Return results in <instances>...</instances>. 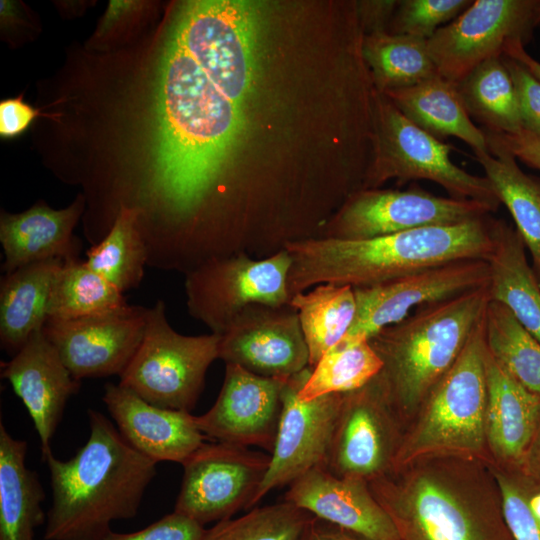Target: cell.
I'll return each instance as SVG.
<instances>
[{
  "mask_svg": "<svg viewBox=\"0 0 540 540\" xmlns=\"http://www.w3.org/2000/svg\"><path fill=\"white\" fill-rule=\"evenodd\" d=\"M1 377L9 381L32 418L44 462L52 454L51 439L68 400L80 389V380L73 377L42 329L1 364Z\"/></svg>",
  "mask_w": 540,
  "mask_h": 540,
  "instance_id": "cell-17",
  "label": "cell"
},
{
  "mask_svg": "<svg viewBox=\"0 0 540 540\" xmlns=\"http://www.w3.org/2000/svg\"><path fill=\"white\" fill-rule=\"evenodd\" d=\"M484 315L455 363L429 392L416 441L421 449L474 450L483 442L487 406Z\"/></svg>",
  "mask_w": 540,
  "mask_h": 540,
  "instance_id": "cell-11",
  "label": "cell"
},
{
  "mask_svg": "<svg viewBox=\"0 0 540 540\" xmlns=\"http://www.w3.org/2000/svg\"><path fill=\"white\" fill-rule=\"evenodd\" d=\"M124 293L90 269L80 257L63 260L49 299L48 318L74 319L127 306Z\"/></svg>",
  "mask_w": 540,
  "mask_h": 540,
  "instance_id": "cell-34",
  "label": "cell"
},
{
  "mask_svg": "<svg viewBox=\"0 0 540 540\" xmlns=\"http://www.w3.org/2000/svg\"><path fill=\"white\" fill-rule=\"evenodd\" d=\"M170 32L223 88L242 105L256 70V18L251 2L189 1Z\"/></svg>",
  "mask_w": 540,
  "mask_h": 540,
  "instance_id": "cell-6",
  "label": "cell"
},
{
  "mask_svg": "<svg viewBox=\"0 0 540 540\" xmlns=\"http://www.w3.org/2000/svg\"><path fill=\"white\" fill-rule=\"evenodd\" d=\"M311 370L307 367L293 375L284 386L282 414L269 469L254 497L253 507L270 491L290 485L315 467H326L343 394L301 400L298 392Z\"/></svg>",
  "mask_w": 540,
  "mask_h": 540,
  "instance_id": "cell-14",
  "label": "cell"
},
{
  "mask_svg": "<svg viewBox=\"0 0 540 540\" xmlns=\"http://www.w3.org/2000/svg\"><path fill=\"white\" fill-rule=\"evenodd\" d=\"M473 0H403L391 20V34L430 39L457 18Z\"/></svg>",
  "mask_w": 540,
  "mask_h": 540,
  "instance_id": "cell-37",
  "label": "cell"
},
{
  "mask_svg": "<svg viewBox=\"0 0 540 540\" xmlns=\"http://www.w3.org/2000/svg\"><path fill=\"white\" fill-rule=\"evenodd\" d=\"M362 56L378 93L412 87L438 74L427 40L389 32L366 35Z\"/></svg>",
  "mask_w": 540,
  "mask_h": 540,
  "instance_id": "cell-31",
  "label": "cell"
},
{
  "mask_svg": "<svg viewBox=\"0 0 540 540\" xmlns=\"http://www.w3.org/2000/svg\"><path fill=\"white\" fill-rule=\"evenodd\" d=\"M374 158L366 170L362 189L377 188L390 178L400 184L427 180L456 199H470L495 212L501 202L485 176L473 175L450 158L453 146L424 131L384 94L374 92L372 138Z\"/></svg>",
  "mask_w": 540,
  "mask_h": 540,
  "instance_id": "cell-4",
  "label": "cell"
},
{
  "mask_svg": "<svg viewBox=\"0 0 540 540\" xmlns=\"http://www.w3.org/2000/svg\"><path fill=\"white\" fill-rule=\"evenodd\" d=\"M489 280L486 260L462 259L372 286L353 288L356 316L341 341L369 340L381 329L405 319L411 310L485 286Z\"/></svg>",
  "mask_w": 540,
  "mask_h": 540,
  "instance_id": "cell-12",
  "label": "cell"
},
{
  "mask_svg": "<svg viewBox=\"0 0 540 540\" xmlns=\"http://www.w3.org/2000/svg\"><path fill=\"white\" fill-rule=\"evenodd\" d=\"M287 380L262 377L238 365L225 364L224 381L215 403L206 413L196 416L199 430L217 442L257 446L270 454Z\"/></svg>",
  "mask_w": 540,
  "mask_h": 540,
  "instance_id": "cell-16",
  "label": "cell"
},
{
  "mask_svg": "<svg viewBox=\"0 0 540 540\" xmlns=\"http://www.w3.org/2000/svg\"><path fill=\"white\" fill-rule=\"evenodd\" d=\"M219 359L282 380L310 367L297 310L290 303L248 305L220 335Z\"/></svg>",
  "mask_w": 540,
  "mask_h": 540,
  "instance_id": "cell-15",
  "label": "cell"
},
{
  "mask_svg": "<svg viewBox=\"0 0 540 540\" xmlns=\"http://www.w3.org/2000/svg\"><path fill=\"white\" fill-rule=\"evenodd\" d=\"M399 1H361L355 5L356 15L363 29L370 34L386 32L384 27L394 15Z\"/></svg>",
  "mask_w": 540,
  "mask_h": 540,
  "instance_id": "cell-43",
  "label": "cell"
},
{
  "mask_svg": "<svg viewBox=\"0 0 540 540\" xmlns=\"http://www.w3.org/2000/svg\"><path fill=\"white\" fill-rule=\"evenodd\" d=\"M28 445L0 423V540H35L47 520L45 491L37 472L26 466Z\"/></svg>",
  "mask_w": 540,
  "mask_h": 540,
  "instance_id": "cell-27",
  "label": "cell"
},
{
  "mask_svg": "<svg viewBox=\"0 0 540 540\" xmlns=\"http://www.w3.org/2000/svg\"><path fill=\"white\" fill-rule=\"evenodd\" d=\"M220 335L187 336L168 322L166 304L148 307L143 340L119 384L162 408L191 412L209 366L219 359Z\"/></svg>",
  "mask_w": 540,
  "mask_h": 540,
  "instance_id": "cell-5",
  "label": "cell"
},
{
  "mask_svg": "<svg viewBox=\"0 0 540 540\" xmlns=\"http://www.w3.org/2000/svg\"><path fill=\"white\" fill-rule=\"evenodd\" d=\"M529 506L534 516L540 520V493L529 498Z\"/></svg>",
  "mask_w": 540,
  "mask_h": 540,
  "instance_id": "cell-49",
  "label": "cell"
},
{
  "mask_svg": "<svg viewBox=\"0 0 540 540\" xmlns=\"http://www.w3.org/2000/svg\"><path fill=\"white\" fill-rule=\"evenodd\" d=\"M469 116L499 134L523 130L515 87L502 57L488 59L456 83Z\"/></svg>",
  "mask_w": 540,
  "mask_h": 540,
  "instance_id": "cell-30",
  "label": "cell"
},
{
  "mask_svg": "<svg viewBox=\"0 0 540 540\" xmlns=\"http://www.w3.org/2000/svg\"><path fill=\"white\" fill-rule=\"evenodd\" d=\"M42 115L26 103L22 96L9 98L0 102V135L3 138H13L23 133L35 118Z\"/></svg>",
  "mask_w": 540,
  "mask_h": 540,
  "instance_id": "cell-41",
  "label": "cell"
},
{
  "mask_svg": "<svg viewBox=\"0 0 540 540\" xmlns=\"http://www.w3.org/2000/svg\"><path fill=\"white\" fill-rule=\"evenodd\" d=\"M300 540H369L357 533L313 515Z\"/></svg>",
  "mask_w": 540,
  "mask_h": 540,
  "instance_id": "cell-44",
  "label": "cell"
},
{
  "mask_svg": "<svg viewBox=\"0 0 540 540\" xmlns=\"http://www.w3.org/2000/svg\"><path fill=\"white\" fill-rule=\"evenodd\" d=\"M488 285L422 305L368 340L383 362L376 377L388 401L410 408L429 394L483 317Z\"/></svg>",
  "mask_w": 540,
  "mask_h": 540,
  "instance_id": "cell-3",
  "label": "cell"
},
{
  "mask_svg": "<svg viewBox=\"0 0 540 540\" xmlns=\"http://www.w3.org/2000/svg\"><path fill=\"white\" fill-rule=\"evenodd\" d=\"M490 299L507 307L540 341V283L515 228L502 219L494 224V245L487 260Z\"/></svg>",
  "mask_w": 540,
  "mask_h": 540,
  "instance_id": "cell-26",
  "label": "cell"
},
{
  "mask_svg": "<svg viewBox=\"0 0 540 540\" xmlns=\"http://www.w3.org/2000/svg\"><path fill=\"white\" fill-rule=\"evenodd\" d=\"M148 308H123L74 319L47 318L42 330L77 380L118 375L137 352Z\"/></svg>",
  "mask_w": 540,
  "mask_h": 540,
  "instance_id": "cell-13",
  "label": "cell"
},
{
  "mask_svg": "<svg viewBox=\"0 0 540 540\" xmlns=\"http://www.w3.org/2000/svg\"><path fill=\"white\" fill-rule=\"evenodd\" d=\"M102 400L123 438L156 463L183 464L207 438L190 412L155 406L119 383H107Z\"/></svg>",
  "mask_w": 540,
  "mask_h": 540,
  "instance_id": "cell-18",
  "label": "cell"
},
{
  "mask_svg": "<svg viewBox=\"0 0 540 540\" xmlns=\"http://www.w3.org/2000/svg\"><path fill=\"white\" fill-rule=\"evenodd\" d=\"M503 60L515 87L523 130L540 136V80L520 62L505 56Z\"/></svg>",
  "mask_w": 540,
  "mask_h": 540,
  "instance_id": "cell-40",
  "label": "cell"
},
{
  "mask_svg": "<svg viewBox=\"0 0 540 540\" xmlns=\"http://www.w3.org/2000/svg\"><path fill=\"white\" fill-rule=\"evenodd\" d=\"M540 25V0H475L427 40L438 74L457 83L480 63L525 43Z\"/></svg>",
  "mask_w": 540,
  "mask_h": 540,
  "instance_id": "cell-9",
  "label": "cell"
},
{
  "mask_svg": "<svg viewBox=\"0 0 540 540\" xmlns=\"http://www.w3.org/2000/svg\"><path fill=\"white\" fill-rule=\"evenodd\" d=\"M136 210L121 207L106 236L86 251L85 264L121 292L137 288L147 266V251Z\"/></svg>",
  "mask_w": 540,
  "mask_h": 540,
  "instance_id": "cell-33",
  "label": "cell"
},
{
  "mask_svg": "<svg viewBox=\"0 0 540 540\" xmlns=\"http://www.w3.org/2000/svg\"><path fill=\"white\" fill-rule=\"evenodd\" d=\"M385 399L377 377L342 395L326 461L330 472L364 480L383 469L387 437L380 407Z\"/></svg>",
  "mask_w": 540,
  "mask_h": 540,
  "instance_id": "cell-20",
  "label": "cell"
},
{
  "mask_svg": "<svg viewBox=\"0 0 540 540\" xmlns=\"http://www.w3.org/2000/svg\"><path fill=\"white\" fill-rule=\"evenodd\" d=\"M182 465L184 473L174 512L205 526L253 508L269 469L270 454L205 442Z\"/></svg>",
  "mask_w": 540,
  "mask_h": 540,
  "instance_id": "cell-10",
  "label": "cell"
},
{
  "mask_svg": "<svg viewBox=\"0 0 540 540\" xmlns=\"http://www.w3.org/2000/svg\"><path fill=\"white\" fill-rule=\"evenodd\" d=\"M90 434L69 460L49 455L52 504L45 540H97L111 523L132 519L157 463L135 450L108 418L88 410Z\"/></svg>",
  "mask_w": 540,
  "mask_h": 540,
  "instance_id": "cell-2",
  "label": "cell"
},
{
  "mask_svg": "<svg viewBox=\"0 0 540 540\" xmlns=\"http://www.w3.org/2000/svg\"><path fill=\"white\" fill-rule=\"evenodd\" d=\"M140 7L135 1H110L108 9L100 24L98 34L104 35L114 28L122 19L133 13Z\"/></svg>",
  "mask_w": 540,
  "mask_h": 540,
  "instance_id": "cell-45",
  "label": "cell"
},
{
  "mask_svg": "<svg viewBox=\"0 0 540 540\" xmlns=\"http://www.w3.org/2000/svg\"><path fill=\"white\" fill-rule=\"evenodd\" d=\"M491 214L360 240L313 238L290 243V296L333 283L352 288L379 284L462 259L488 260L494 245Z\"/></svg>",
  "mask_w": 540,
  "mask_h": 540,
  "instance_id": "cell-1",
  "label": "cell"
},
{
  "mask_svg": "<svg viewBox=\"0 0 540 540\" xmlns=\"http://www.w3.org/2000/svg\"><path fill=\"white\" fill-rule=\"evenodd\" d=\"M503 56L512 58L523 64L537 79L540 80V62L531 57L525 50L524 44L514 42L509 44L503 53Z\"/></svg>",
  "mask_w": 540,
  "mask_h": 540,
  "instance_id": "cell-46",
  "label": "cell"
},
{
  "mask_svg": "<svg viewBox=\"0 0 540 540\" xmlns=\"http://www.w3.org/2000/svg\"><path fill=\"white\" fill-rule=\"evenodd\" d=\"M384 95L411 122L434 137H456L468 144L474 154L489 153L485 132L471 120L456 83L437 74Z\"/></svg>",
  "mask_w": 540,
  "mask_h": 540,
  "instance_id": "cell-25",
  "label": "cell"
},
{
  "mask_svg": "<svg viewBox=\"0 0 540 540\" xmlns=\"http://www.w3.org/2000/svg\"><path fill=\"white\" fill-rule=\"evenodd\" d=\"M85 207L84 196L78 195L63 209L56 210L41 202L21 213L2 212L0 242L4 259L1 270L9 273L40 261L79 257L82 242L73 230Z\"/></svg>",
  "mask_w": 540,
  "mask_h": 540,
  "instance_id": "cell-21",
  "label": "cell"
},
{
  "mask_svg": "<svg viewBox=\"0 0 540 540\" xmlns=\"http://www.w3.org/2000/svg\"><path fill=\"white\" fill-rule=\"evenodd\" d=\"M493 133L516 159H520L528 166L540 170V136L525 130L517 134Z\"/></svg>",
  "mask_w": 540,
  "mask_h": 540,
  "instance_id": "cell-42",
  "label": "cell"
},
{
  "mask_svg": "<svg viewBox=\"0 0 540 540\" xmlns=\"http://www.w3.org/2000/svg\"><path fill=\"white\" fill-rule=\"evenodd\" d=\"M290 267L286 249L262 259L238 254L208 261L184 274L187 311L222 335L248 305L289 304Z\"/></svg>",
  "mask_w": 540,
  "mask_h": 540,
  "instance_id": "cell-7",
  "label": "cell"
},
{
  "mask_svg": "<svg viewBox=\"0 0 540 540\" xmlns=\"http://www.w3.org/2000/svg\"><path fill=\"white\" fill-rule=\"evenodd\" d=\"M485 371L489 441L503 458L519 460L525 456L540 418V396L510 376L488 351Z\"/></svg>",
  "mask_w": 540,
  "mask_h": 540,
  "instance_id": "cell-23",
  "label": "cell"
},
{
  "mask_svg": "<svg viewBox=\"0 0 540 540\" xmlns=\"http://www.w3.org/2000/svg\"><path fill=\"white\" fill-rule=\"evenodd\" d=\"M400 540H513L494 534L459 500L436 482L422 478L408 500L382 506Z\"/></svg>",
  "mask_w": 540,
  "mask_h": 540,
  "instance_id": "cell-22",
  "label": "cell"
},
{
  "mask_svg": "<svg viewBox=\"0 0 540 540\" xmlns=\"http://www.w3.org/2000/svg\"><path fill=\"white\" fill-rule=\"evenodd\" d=\"M289 303L298 312L313 368L350 330L356 316L353 288L323 283L292 296Z\"/></svg>",
  "mask_w": 540,
  "mask_h": 540,
  "instance_id": "cell-29",
  "label": "cell"
},
{
  "mask_svg": "<svg viewBox=\"0 0 540 540\" xmlns=\"http://www.w3.org/2000/svg\"><path fill=\"white\" fill-rule=\"evenodd\" d=\"M485 343L493 359L540 396V341L503 304L491 300L484 315Z\"/></svg>",
  "mask_w": 540,
  "mask_h": 540,
  "instance_id": "cell-32",
  "label": "cell"
},
{
  "mask_svg": "<svg viewBox=\"0 0 540 540\" xmlns=\"http://www.w3.org/2000/svg\"><path fill=\"white\" fill-rule=\"evenodd\" d=\"M62 259H49L4 273L0 279V346L14 356L42 329L55 274Z\"/></svg>",
  "mask_w": 540,
  "mask_h": 540,
  "instance_id": "cell-24",
  "label": "cell"
},
{
  "mask_svg": "<svg viewBox=\"0 0 540 540\" xmlns=\"http://www.w3.org/2000/svg\"><path fill=\"white\" fill-rule=\"evenodd\" d=\"M1 20L4 23L12 22L16 19V16L18 14V10L16 5L11 1L2 0L1 5Z\"/></svg>",
  "mask_w": 540,
  "mask_h": 540,
  "instance_id": "cell-48",
  "label": "cell"
},
{
  "mask_svg": "<svg viewBox=\"0 0 540 540\" xmlns=\"http://www.w3.org/2000/svg\"><path fill=\"white\" fill-rule=\"evenodd\" d=\"M502 514L513 540H540V520L532 513L529 498L512 482L499 478Z\"/></svg>",
  "mask_w": 540,
  "mask_h": 540,
  "instance_id": "cell-38",
  "label": "cell"
},
{
  "mask_svg": "<svg viewBox=\"0 0 540 540\" xmlns=\"http://www.w3.org/2000/svg\"><path fill=\"white\" fill-rule=\"evenodd\" d=\"M204 530V526L173 511L141 530L131 533L110 530L97 540H200Z\"/></svg>",
  "mask_w": 540,
  "mask_h": 540,
  "instance_id": "cell-39",
  "label": "cell"
},
{
  "mask_svg": "<svg viewBox=\"0 0 540 540\" xmlns=\"http://www.w3.org/2000/svg\"><path fill=\"white\" fill-rule=\"evenodd\" d=\"M284 500L369 540H400L391 517L362 479L315 467L289 485Z\"/></svg>",
  "mask_w": 540,
  "mask_h": 540,
  "instance_id": "cell-19",
  "label": "cell"
},
{
  "mask_svg": "<svg viewBox=\"0 0 540 540\" xmlns=\"http://www.w3.org/2000/svg\"><path fill=\"white\" fill-rule=\"evenodd\" d=\"M475 200L443 197L413 184L401 189H358L324 225L320 238L360 240L413 229L453 225L492 213Z\"/></svg>",
  "mask_w": 540,
  "mask_h": 540,
  "instance_id": "cell-8",
  "label": "cell"
},
{
  "mask_svg": "<svg viewBox=\"0 0 540 540\" xmlns=\"http://www.w3.org/2000/svg\"><path fill=\"white\" fill-rule=\"evenodd\" d=\"M383 362L368 340L344 343L327 351L312 368L298 396L303 401L360 389L381 371Z\"/></svg>",
  "mask_w": 540,
  "mask_h": 540,
  "instance_id": "cell-35",
  "label": "cell"
},
{
  "mask_svg": "<svg viewBox=\"0 0 540 540\" xmlns=\"http://www.w3.org/2000/svg\"><path fill=\"white\" fill-rule=\"evenodd\" d=\"M313 515L283 500L215 523L200 540H300Z\"/></svg>",
  "mask_w": 540,
  "mask_h": 540,
  "instance_id": "cell-36",
  "label": "cell"
},
{
  "mask_svg": "<svg viewBox=\"0 0 540 540\" xmlns=\"http://www.w3.org/2000/svg\"><path fill=\"white\" fill-rule=\"evenodd\" d=\"M530 450H533V455L530 456L532 466L540 474V418L527 451Z\"/></svg>",
  "mask_w": 540,
  "mask_h": 540,
  "instance_id": "cell-47",
  "label": "cell"
},
{
  "mask_svg": "<svg viewBox=\"0 0 540 540\" xmlns=\"http://www.w3.org/2000/svg\"><path fill=\"white\" fill-rule=\"evenodd\" d=\"M484 132L489 153H475V159L510 212L540 283V180L521 170L515 156L493 132Z\"/></svg>",
  "mask_w": 540,
  "mask_h": 540,
  "instance_id": "cell-28",
  "label": "cell"
}]
</instances>
